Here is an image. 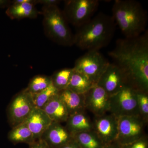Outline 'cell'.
<instances>
[{
	"mask_svg": "<svg viewBox=\"0 0 148 148\" xmlns=\"http://www.w3.org/2000/svg\"><path fill=\"white\" fill-rule=\"evenodd\" d=\"M108 55L120 70L124 84L148 93V32L139 36L119 39Z\"/></svg>",
	"mask_w": 148,
	"mask_h": 148,
	"instance_id": "cell-1",
	"label": "cell"
},
{
	"mask_svg": "<svg viewBox=\"0 0 148 148\" xmlns=\"http://www.w3.org/2000/svg\"><path fill=\"white\" fill-rule=\"evenodd\" d=\"M116 26L112 16L99 12L78 28L74 35V45L82 50L99 51L111 42Z\"/></svg>",
	"mask_w": 148,
	"mask_h": 148,
	"instance_id": "cell-2",
	"label": "cell"
},
{
	"mask_svg": "<svg viewBox=\"0 0 148 148\" xmlns=\"http://www.w3.org/2000/svg\"><path fill=\"white\" fill-rule=\"evenodd\" d=\"M112 16L125 38L139 36L147 31V12L135 0H115Z\"/></svg>",
	"mask_w": 148,
	"mask_h": 148,
	"instance_id": "cell-3",
	"label": "cell"
},
{
	"mask_svg": "<svg viewBox=\"0 0 148 148\" xmlns=\"http://www.w3.org/2000/svg\"><path fill=\"white\" fill-rule=\"evenodd\" d=\"M41 14L45 33L48 38L61 45H74V35L58 5L43 7Z\"/></svg>",
	"mask_w": 148,
	"mask_h": 148,
	"instance_id": "cell-4",
	"label": "cell"
},
{
	"mask_svg": "<svg viewBox=\"0 0 148 148\" xmlns=\"http://www.w3.org/2000/svg\"><path fill=\"white\" fill-rule=\"evenodd\" d=\"M99 3L98 0H67L62 11L68 23L78 28L92 18Z\"/></svg>",
	"mask_w": 148,
	"mask_h": 148,
	"instance_id": "cell-5",
	"label": "cell"
},
{
	"mask_svg": "<svg viewBox=\"0 0 148 148\" xmlns=\"http://www.w3.org/2000/svg\"><path fill=\"white\" fill-rule=\"evenodd\" d=\"M110 63L99 51H89L77 59L73 69L97 84Z\"/></svg>",
	"mask_w": 148,
	"mask_h": 148,
	"instance_id": "cell-6",
	"label": "cell"
},
{
	"mask_svg": "<svg viewBox=\"0 0 148 148\" xmlns=\"http://www.w3.org/2000/svg\"><path fill=\"white\" fill-rule=\"evenodd\" d=\"M109 112L116 117L140 116L137 91L124 84L120 90L110 96Z\"/></svg>",
	"mask_w": 148,
	"mask_h": 148,
	"instance_id": "cell-7",
	"label": "cell"
},
{
	"mask_svg": "<svg viewBox=\"0 0 148 148\" xmlns=\"http://www.w3.org/2000/svg\"><path fill=\"white\" fill-rule=\"evenodd\" d=\"M117 118L116 140L122 145L133 143L147 135L146 129L148 122L140 116H125Z\"/></svg>",
	"mask_w": 148,
	"mask_h": 148,
	"instance_id": "cell-8",
	"label": "cell"
},
{
	"mask_svg": "<svg viewBox=\"0 0 148 148\" xmlns=\"http://www.w3.org/2000/svg\"><path fill=\"white\" fill-rule=\"evenodd\" d=\"M32 95L26 88L12 98L7 109V117L11 127L24 123L34 108Z\"/></svg>",
	"mask_w": 148,
	"mask_h": 148,
	"instance_id": "cell-9",
	"label": "cell"
},
{
	"mask_svg": "<svg viewBox=\"0 0 148 148\" xmlns=\"http://www.w3.org/2000/svg\"><path fill=\"white\" fill-rule=\"evenodd\" d=\"M86 110L94 116H101L109 112L110 96L97 84L85 93Z\"/></svg>",
	"mask_w": 148,
	"mask_h": 148,
	"instance_id": "cell-10",
	"label": "cell"
},
{
	"mask_svg": "<svg viewBox=\"0 0 148 148\" xmlns=\"http://www.w3.org/2000/svg\"><path fill=\"white\" fill-rule=\"evenodd\" d=\"M93 130L105 145L116 140L118 133L117 118L111 113L94 116Z\"/></svg>",
	"mask_w": 148,
	"mask_h": 148,
	"instance_id": "cell-11",
	"label": "cell"
},
{
	"mask_svg": "<svg viewBox=\"0 0 148 148\" xmlns=\"http://www.w3.org/2000/svg\"><path fill=\"white\" fill-rule=\"evenodd\" d=\"M124 84V78L120 70L115 64L110 63L97 85L111 96L117 92Z\"/></svg>",
	"mask_w": 148,
	"mask_h": 148,
	"instance_id": "cell-12",
	"label": "cell"
},
{
	"mask_svg": "<svg viewBox=\"0 0 148 148\" xmlns=\"http://www.w3.org/2000/svg\"><path fill=\"white\" fill-rule=\"evenodd\" d=\"M50 148H58L73 140V135L60 123L52 122L42 136Z\"/></svg>",
	"mask_w": 148,
	"mask_h": 148,
	"instance_id": "cell-13",
	"label": "cell"
},
{
	"mask_svg": "<svg viewBox=\"0 0 148 148\" xmlns=\"http://www.w3.org/2000/svg\"><path fill=\"white\" fill-rule=\"evenodd\" d=\"M52 122L42 109L35 108L24 123L31 130L36 140L41 138Z\"/></svg>",
	"mask_w": 148,
	"mask_h": 148,
	"instance_id": "cell-14",
	"label": "cell"
},
{
	"mask_svg": "<svg viewBox=\"0 0 148 148\" xmlns=\"http://www.w3.org/2000/svg\"><path fill=\"white\" fill-rule=\"evenodd\" d=\"M58 96L65 105L69 116L86 110L84 94H79L66 88L59 90Z\"/></svg>",
	"mask_w": 148,
	"mask_h": 148,
	"instance_id": "cell-15",
	"label": "cell"
},
{
	"mask_svg": "<svg viewBox=\"0 0 148 148\" xmlns=\"http://www.w3.org/2000/svg\"><path fill=\"white\" fill-rule=\"evenodd\" d=\"M36 4V0L32 2L11 4L6 10V14L11 19L36 18L39 14H41V12H40L35 7Z\"/></svg>",
	"mask_w": 148,
	"mask_h": 148,
	"instance_id": "cell-16",
	"label": "cell"
},
{
	"mask_svg": "<svg viewBox=\"0 0 148 148\" xmlns=\"http://www.w3.org/2000/svg\"><path fill=\"white\" fill-rule=\"evenodd\" d=\"M66 123V128L72 134L93 130L92 121L86 114L85 111L69 116Z\"/></svg>",
	"mask_w": 148,
	"mask_h": 148,
	"instance_id": "cell-17",
	"label": "cell"
},
{
	"mask_svg": "<svg viewBox=\"0 0 148 148\" xmlns=\"http://www.w3.org/2000/svg\"><path fill=\"white\" fill-rule=\"evenodd\" d=\"M42 109L53 122H66L69 116L65 105L58 98V94L51 98Z\"/></svg>",
	"mask_w": 148,
	"mask_h": 148,
	"instance_id": "cell-18",
	"label": "cell"
},
{
	"mask_svg": "<svg viewBox=\"0 0 148 148\" xmlns=\"http://www.w3.org/2000/svg\"><path fill=\"white\" fill-rule=\"evenodd\" d=\"M8 138L14 144L25 143L29 145L35 141L32 132L24 123L12 127Z\"/></svg>",
	"mask_w": 148,
	"mask_h": 148,
	"instance_id": "cell-19",
	"label": "cell"
},
{
	"mask_svg": "<svg viewBox=\"0 0 148 148\" xmlns=\"http://www.w3.org/2000/svg\"><path fill=\"white\" fill-rule=\"evenodd\" d=\"M72 135L73 140L81 148H103L105 145L93 130Z\"/></svg>",
	"mask_w": 148,
	"mask_h": 148,
	"instance_id": "cell-20",
	"label": "cell"
},
{
	"mask_svg": "<svg viewBox=\"0 0 148 148\" xmlns=\"http://www.w3.org/2000/svg\"><path fill=\"white\" fill-rule=\"evenodd\" d=\"M95 84L84 75L74 71L67 88L79 94H84Z\"/></svg>",
	"mask_w": 148,
	"mask_h": 148,
	"instance_id": "cell-21",
	"label": "cell"
},
{
	"mask_svg": "<svg viewBox=\"0 0 148 148\" xmlns=\"http://www.w3.org/2000/svg\"><path fill=\"white\" fill-rule=\"evenodd\" d=\"M59 90L51 84L47 88L37 94L32 95L35 108L42 109L51 98L58 94Z\"/></svg>",
	"mask_w": 148,
	"mask_h": 148,
	"instance_id": "cell-22",
	"label": "cell"
},
{
	"mask_svg": "<svg viewBox=\"0 0 148 148\" xmlns=\"http://www.w3.org/2000/svg\"><path fill=\"white\" fill-rule=\"evenodd\" d=\"M73 68H66L57 71L51 77L52 84L58 90L66 89L73 72Z\"/></svg>",
	"mask_w": 148,
	"mask_h": 148,
	"instance_id": "cell-23",
	"label": "cell"
},
{
	"mask_svg": "<svg viewBox=\"0 0 148 148\" xmlns=\"http://www.w3.org/2000/svg\"><path fill=\"white\" fill-rule=\"evenodd\" d=\"M52 83L51 77L42 75H36L29 82L26 90L32 95L37 94L42 91Z\"/></svg>",
	"mask_w": 148,
	"mask_h": 148,
	"instance_id": "cell-24",
	"label": "cell"
},
{
	"mask_svg": "<svg viewBox=\"0 0 148 148\" xmlns=\"http://www.w3.org/2000/svg\"><path fill=\"white\" fill-rule=\"evenodd\" d=\"M137 98L140 116L148 122V93L137 91Z\"/></svg>",
	"mask_w": 148,
	"mask_h": 148,
	"instance_id": "cell-25",
	"label": "cell"
},
{
	"mask_svg": "<svg viewBox=\"0 0 148 148\" xmlns=\"http://www.w3.org/2000/svg\"><path fill=\"white\" fill-rule=\"evenodd\" d=\"M122 148H148L147 136L146 135L130 144L122 145Z\"/></svg>",
	"mask_w": 148,
	"mask_h": 148,
	"instance_id": "cell-26",
	"label": "cell"
},
{
	"mask_svg": "<svg viewBox=\"0 0 148 148\" xmlns=\"http://www.w3.org/2000/svg\"><path fill=\"white\" fill-rule=\"evenodd\" d=\"M29 148H50L44 140L40 138L29 145Z\"/></svg>",
	"mask_w": 148,
	"mask_h": 148,
	"instance_id": "cell-27",
	"label": "cell"
},
{
	"mask_svg": "<svg viewBox=\"0 0 148 148\" xmlns=\"http://www.w3.org/2000/svg\"><path fill=\"white\" fill-rule=\"evenodd\" d=\"M60 1H61L58 0H36V4H41L43 6L58 5Z\"/></svg>",
	"mask_w": 148,
	"mask_h": 148,
	"instance_id": "cell-28",
	"label": "cell"
},
{
	"mask_svg": "<svg viewBox=\"0 0 148 148\" xmlns=\"http://www.w3.org/2000/svg\"><path fill=\"white\" fill-rule=\"evenodd\" d=\"M58 148H81L74 140Z\"/></svg>",
	"mask_w": 148,
	"mask_h": 148,
	"instance_id": "cell-29",
	"label": "cell"
},
{
	"mask_svg": "<svg viewBox=\"0 0 148 148\" xmlns=\"http://www.w3.org/2000/svg\"><path fill=\"white\" fill-rule=\"evenodd\" d=\"M103 148H122V145L117 140L105 145Z\"/></svg>",
	"mask_w": 148,
	"mask_h": 148,
	"instance_id": "cell-30",
	"label": "cell"
},
{
	"mask_svg": "<svg viewBox=\"0 0 148 148\" xmlns=\"http://www.w3.org/2000/svg\"><path fill=\"white\" fill-rule=\"evenodd\" d=\"M11 4V1L7 0H0V8H8Z\"/></svg>",
	"mask_w": 148,
	"mask_h": 148,
	"instance_id": "cell-31",
	"label": "cell"
}]
</instances>
